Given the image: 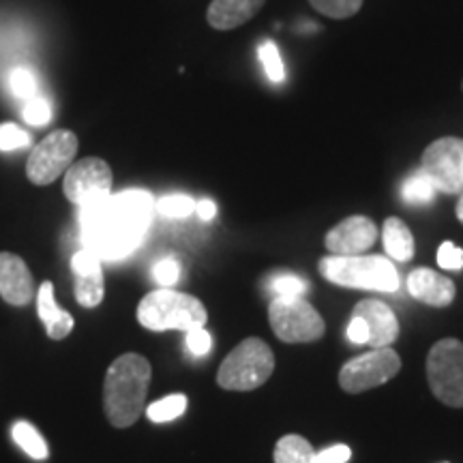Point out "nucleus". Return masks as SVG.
Segmentation results:
<instances>
[{
	"instance_id": "1",
	"label": "nucleus",
	"mask_w": 463,
	"mask_h": 463,
	"mask_svg": "<svg viewBox=\"0 0 463 463\" xmlns=\"http://www.w3.org/2000/svg\"><path fill=\"white\" fill-rule=\"evenodd\" d=\"M84 249L99 260H120L140 247L155 213V200L146 191L131 189L80 206Z\"/></svg>"
},
{
	"instance_id": "2",
	"label": "nucleus",
	"mask_w": 463,
	"mask_h": 463,
	"mask_svg": "<svg viewBox=\"0 0 463 463\" xmlns=\"http://www.w3.org/2000/svg\"><path fill=\"white\" fill-rule=\"evenodd\" d=\"M150 375V363L140 354H123L109 364L103 382V408L114 427L125 430L140 419Z\"/></svg>"
},
{
	"instance_id": "3",
	"label": "nucleus",
	"mask_w": 463,
	"mask_h": 463,
	"mask_svg": "<svg viewBox=\"0 0 463 463\" xmlns=\"http://www.w3.org/2000/svg\"><path fill=\"white\" fill-rule=\"evenodd\" d=\"M206 307L191 294L161 288L146 294L137 305V322L148 331H194L204 328Z\"/></svg>"
},
{
	"instance_id": "4",
	"label": "nucleus",
	"mask_w": 463,
	"mask_h": 463,
	"mask_svg": "<svg viewBox=\"0 0 463 463\" xmlns=\"http://www.w3.org/2000/svg\"><path fill=\"white\" fill-rule=\"evenodd\" d=\"M320 273L326 281L341 288L395 292L399 273L391 260L382 256H328L320 260Z\"/></svg>"
},
{
	"instance_id": "5",
	"label": "nucleus",
	"mask_w": 463,
	"mask_h": 463,
	"mask_svg": "<svg viewBox=\"0 0 463 463\" xmlns=\"http://www.w3.org/2000/svg\"><path fill=\"white\" fill-rule=\"evenodd\" d=\"M275 372V354L262 339L241 341L228 358L222 363L217 373L219 386L225 391H253L262 386Z\"/></svg>"
},
{
	"instance_id": "6",
	"label": "nucleus",
	"mask_w": 463,
	"mask_h": 463,
	"mask_svg": "<svg viewBox=\"0 0 463 463\" xmlns=\"http://www.w3.org/2000/svg\"><path fill=\"white\" fill-rule=\"evenodd\" d=\"M269 320L283 344H309L326 331L322 316L303 297H275Z\"/></svg>"
},
{
	"instance_id": "7",
	"label": "nucleus",
	"mask_w": 463,
	"mask_h": 463,
	"mask_svg": "<svg viewBox=\"0 0 463 463\" xmlns=\"http://www.w3.org/2000/svg\"><path fill=\"white\" fill-rule=\"evenodd\" d=\"M427 380L439 402L450 408H463V344L442 339L427 356Z\"/></svg>"
},
{
	"instance_id": "8",
	"label": "nucleus",
	"mask_w": 463,
	"mask_h": 463,
	"mask_svg": "<svg viewBox=\"0 0 463 463\" xmlns=\"http://www.w3.org/2000/svg\"><path fill=\"white\" fill-rule=\"evenodd\" d=\"M78 136L73 131L58 129L43 137L37 146L33 148L31 157L26 164L28 181L37 187L54 183L61 174L71 167L75 153H78Z\"/></svg>"
},
{
	"instance_id": "9",
	"label": "nucleus",
	"mask_w": 463,
	"mask_h": 463,
	"mask_svg": "<svg viewBox=\"0 0 463 463\" xmlns=\"http://www.w3.org/2000/svg\"><path fill=\"white\" fill-rule=\"evenodd\" d=\"M420 172L439 194H463V137H439L425 148Z\"/></svg>"
},
{
	"instance_id": "10",
	"label": "nucleus",
	"mask_w": 463,
	"mask_h": 463,
	"mask_svg": "<svg viewBox=\"0 0 463 463\" xmlns=\"http://www.w3.org/2000/svg\"><path fill=\"white\" fill-rule=\"evenodd\" d=\"M402 369V358L391 347H375L367 354L347 361L339 372L341 389L350 395L386 384Z\"/></svg>"
},
{
	"instance_id": "11",
	"label": "nucleus",
	"mask_w": 463,
	"mask_h": 463,
	"mask_svg": "<svg viewBox=\"0 0 463 463\" xmlns=\"http://www.w3.org/2000/svg\"><path fill=\"white\" fill-rule=\"evenodd\" d=\"M65 195L69 202L78 206L92 204V202L108 198L112 191V170L108 161L99 157H86L65 172Z\"/></svg>"
},
{
	"instance_id": "12",
	"label": "nucleus",
	"mask_w": 463,
	"mask_h": 463,
	"mask_svg": "<svg viewBox=\"0 0 463 463\" xmlns=\"http://www.w3.org/2000/svg\"><path fill=\"white\" fill-rule=\"evenodd\" d=\"M378 241V228L369 217H347L328 232L324 245L333 256H361Z\"/></svg>"
},
{
	"instance_id": "13",
	"label": "nucleus",
	"mask_w": 463,
	"mask_h": 463,
	"mask_svg": "<svg viewBox=\"0 0 463 463\" xmlns=\"http://www.w3.org/2000/svg\"><path fill=\"white\" fill-rule=\"evenodd\" d=\"M71 269L75 273V298L82 307H97L106 294V283H103L101 260L89 249H82L71 258Z\"/></svg>"
},
{
	"instance_id": "14",
	"label": "nucleus",
	"mask_w": 463,
	"mask_h": 463,
	"mask_svg": "<svg viewBox=\"0 0 463 463\" xmlns=\"http://www.w3.org/2000/svg\"><path fill=\"white\" fill-rule=\"evenodd\" d=\"M352 316L361 317V320L367 324L369 331V339L367 345L375 347H391V344H395V339L399 337V322L392 309L386 303L375 298H367L361 300L352 311Z\"/></svg>"
},
{
	"instance_id": "15",
	"label": "nucleus",
	"mask_w": 463,
	"mask_h": 463,
	"mask_svg": "<svg viewBox=\"0 0 463 463\" xmlns=\"http://www.w3.org/2000/svg\"><path fill=\"white\" fill-rule=\"evenodd\" d=\"M0 297L15 307L28 305L34 297L31 270L15 253H0Z\"/></svg>"
},
{
	"instance_id": "16",
	"label": "nucleus",
	"mask_w": 463,
	"mask_h": 463,
	"mask_svg": "<svg viewBox=\"0 0 463 463\" xmlns=\"http://www.w3.org/2000/svg\"><path fill=\"white\" fill-rule=\"evenodd\" d=\"M408 289L416 300L431 307H449L457 294L455 283L431 269L412 270L408 277Z\"/></svg>"
},
{
	"instance_id": "17",
	"label": "nucleus",
	"mask_w": 463,
	"mask_h": 463,
	"mask_svg": "<svg viewBox=\"0 0 463 463\" xmlns=\"http://www.w3.org/2000/svg\"><path fill=\"white\" fill-rule=\"evenodd\" d=\"M266 0H213L206 11V22L217 31H232L251 20Z\"/></svg>"
},
{
	"instance_id": "18",
	"label": "nucleus",
	"mask_w": 463,
	"mask_h": 463,
	"mask_svg": "<svg viewBox=\"0 0 463 463\" xmlns=\"http://www.w3.org/2000/svg\"><path fill=\"white\" fill-rule=\"evenodd\" d=\"M382 239H384L386 253L397 262H408L414 256V236L402 219L389 217L382 228Z\"/></svg>"
},
{
	"instance_id": "19",
	"label": "nucleus",
	"mask_w": 463,
	"mask_h": 463,
	"mask_svg": "<svg viewBox=\"0 0 463 463\" xmlns=\"http://www.w3.org/2000/svg\"><path fill=\"white\" fill-rule=\"evenodd\" d=\"M275 463H314V447L300 436H286L275 447Z\"/></svg>"
},
{
	"instance_id": "20",
	"label": "nucleus",
	"mask_w": 463,
	"mask_h": 463,
	"mask_svg": "<svg viewBox=\"0 0 463 463\" xmlns=\"http://www.w3.org/2000/svg\"><path fill=\"white\" fill-rule=\"evenodd\" d=\"M436 194L438 191L433 189L430 178H427L420 170L405 178L402 184V198L403 202H408V204H431Z\"/></svg>"
},
{
	"instance_id": "21",
	"label": "nucleus",
	"mask_w": 463,
	"mask_h": 463,
	"mask_svg": "<svg viewBox=\"0 0 463 463\" xmlns=\"http://www.w3.org/2000/svg\"><path fill=\"white\" fill-rule=\"evenodd\" d=\"M14 439L20 444L22 450L33 459H45L48 457V444L42 438V433L34 430L28 422H15L14 425Z\"/></svg>"
},
{
	"instance_id": "22",
	"label": "nucleus",
	"mask_w": 463,
	"mask_h": 463,
	"mask_svg": "<svg viewBox=\"0 0 463 463\" xmlns=\"http://www.w3.org/2000/svg\"><path fill=\"white\" fill-rule=\"evenodd\" d=\"M184 410H187V397L176 392V395H170L161 399V402L150 403L146 408V416L153 422H167L178 419Z\"/></svg>"
},
{
	"instance_id": "23",
	"label": "nucleus",
	"mask_w": 463,
	"mask_h": 463,
	"mask_svg": "<svg viewBox=\"0 0 463 463\" xmlns=\"http://www.w3.org/2000/svg\"><path fill=\"white\" fill-rule=\"evenodd\" d=\"M309 5L331 20H347L361 11L363 0H309Z\"/></svg>"
},
{
	"instance_id": "24",
	"label": "nucleus",
	"mask_w": 463,
	"mask_h": 463,
	"mask_svg": "<svg viewBox=\"0 0 463 463\" xmlns=\"http://www.w3.org/2000/svg\"><path fill=\"white\" fill-rule=\"evenodd\" d=\"M266 289L273 292L275 297H305L307 289H309V283H307L303 277L298 275H275L266 281Z\"/></svg>"
},
{
	"instance_id": "25",
	"label": "nucleus",
	"mask_w": 463,
	"mask_h": 463,
	"mask_svg": "<svg viewBox=\"0 0 463 463\" xmlns=\"http://www.w3.org/2000/svg\"><path fill=\"white\" fill-rule=\"evenodd\" d=\"M155 208H157L164 217L183 219V217H189L191 213L195 211V202L194 198H189V195L176 194V195H165V198L155 202Z\"/></svg>"
},
{
	"instance_id": "26",
	"label": "nucleus",
	"mask_w": 463,
	"mask_h": 463,
	"mask_svg": "<svg viewBox=\"0 0 463 463\" xmlns=\"http://www.w3.org/2000/svg\"><path fill=\"white\" fill-rule=\"evenodd\" d=\"M260 61H262L264 71L270 80H273V82H277V84L283 82L286 71H283L279 50H277V45L273 42H264L262 45H260Z\"/></svg>"
},
{
	"instance_id": "27",
	"label": "nucleus",
	"mask_w": 463,
	"mask_h": 463,
	"mask_svg": "<svg viewBox=\"0 0 463 463\" xmlns=\"http://www.w3.org/2000/svg\"><path fill=\"white\" fill-rule=\"evenodd\" d=\"M37 311H39V317H42L43 324L54 322L56 317L62 314L61 307L56 305L54 286H52L50 281H43L42 288H39V292H37Z\"/></svg>"
},
{
	"instance_id": "28",
	"label": "nucleus",
	"mask_w": 463,
	"mask_h": 463,
	"mask_svg": "<svg viewBox=\"0 0 463 463\" xmlns=\"http://www.w3.org/2000/svg\"><path fill=\"white\" fill-rule=\"evenodd\" d=\"M153 277L161 288H172L181 279V264L176 258H164L153 266Z\"/></svg>"
},
{
	"instance_id": "29",
	"label": "nucleus",
	"mask_w": 463,
	"mask_h": 463,
	"mask_svg": "<svg viewBox=\"0 0 463 463\" xmlns=\"http://www.w3.org/2000/svg\"><path fill=\"white\" fill-rule=\"evenodd\" d=\"M11 89L22 99H33L34 92H37V80L28 69H15L11 73Z\"/></svg>"
},
{
	"instance_id": "30",
	"label": "nucleus",
	"mask_w": 463,
	"mask_h": 463,
	"mask_svg": "<svg viewBox=\"0 0 463 463\" xmlns=\"http://www.w3.org/2000/svg\"><path fill=\"white\" fill-rule=\"evenodd\" d=\"M31 137L24 129H20L17 125H0V150H15L22 146H28Z\"/></svg>"
},
{
	"instance_id": "31",
	"label": "nucleus",
	"mask_w": 463,
	"mask_h": 463,
	"mask_svg": "<svg viewBox=\"0 0 463 463\" xmlns=\"http://www.w3.org/2000/svg\"><path fill=\"white\" fill-rule=\"evenodd\" d=\"M438 264L444 270H461L463 269V249L455 242H442L438 249Z\"/></svg>"
},
{
	"instance_id": "32",
	"label": "nucleus",
	"mask_w": 463,
	"mask_h": 463,
	"mask_svg": "<svg viewBox=\"0 0 463 463\" xmlns=\"http://www.w3.org/2000/svg\"><path fill=\"white\" fill-rule=\"evenodd\" d=\"M22 114H24L26 123H31L34 127H42V125H48L52 112H50L48 101L42 99V97H33V99L26 101L24 112Z\"/></svg>"
},
{
	"instance_id": "33",
	"label": "nucleus",
	"mask_w": 463,
	"mask_h": 463,
	"mask_svg": "<svg viewBox=\"0 0 463 463\" xmlns=\"http://www.w3.org/2000/svg\"><path fill=\"white\" fill-rule=\"evenodd\" d=\"M187 347L191 354L195 356H206L208 352L213 350V339L204 328H194V331H187Z\"/></svg>"
},
{
	"instance_id": "34",
	"label": "nucleus",
	"mask_w": 463,
	"mask_h": 463,
	"mask_svg": "<svg viewBox=\"0 0 463 463\" xmlns=\"http://www.w3.org/2000/svg\"><path fill=\"white\" fill-rule=\"evenodd\" d=\"M45 331H48V337L52 339H65L69 333L73 331V316L67 314L65 309H62V314L56 317L54 322L45 324Z\"/></svg>"
},
{
	"instance_id": "35",
	"label": "nucleus",
	"mask_w": 463,
	"mask_h": 463,
	"mask_svg": "<svg viewBox=\"0 0 463 463\" xmlns=\"http://www.w3.org/2000/svg\"><path fill=\"white\" fill-rule=\"evenodd\" d=\"M352 450L345 444H335L331 449H324L322 453L314 455V463H345L350 461Z\"/></svg>"
},
{
	"instance_id": "36",
	"label": "nucleus",
	"mask_w": 463,
	"mask_h": 463,
	"mask_svg": "<svg viewBox=\"0 0 463 463\" xmlns=\"http://www.w3.org/2000/svg\"><path fill=\"white\" fill-rule=\"evenodd\" d=\"M347 337H350L352 344H367V339H369L367 324H364L361 317L352 316L350 324H347Z\"/></svg>"
},
{
	"instance_id": "37",
	"label": "nucleus",
	"mask_w": 463,
	"mask_h": 463,
	"mask_svg": "<svg viewBox=\"0 0 463 463\" xmlns=\"http://www.w3.org/2000/svg\"><path fill=\"white\" fill-rule=\"evenodd\" d=\"M195 213H198V217L204 219V222H211V219L217 215L215 202H213V200H200V202H195Z\"/></svg>"
},
{
	"instance_id": "38",
	"label": "nucleus",
	"mask_w": 463,
	"mask_h": 463,
	"mask_svg": "<svg viewBox=\"0 0 463 463\" xmlns=\"http://www.w3.org/2000/svg\"><path fill=\"white\" fill-rule=\"evenodd\" d=\"M457 219L463 223V194H461L459 202H457Z\"/></svg>"
}]
</instances>
